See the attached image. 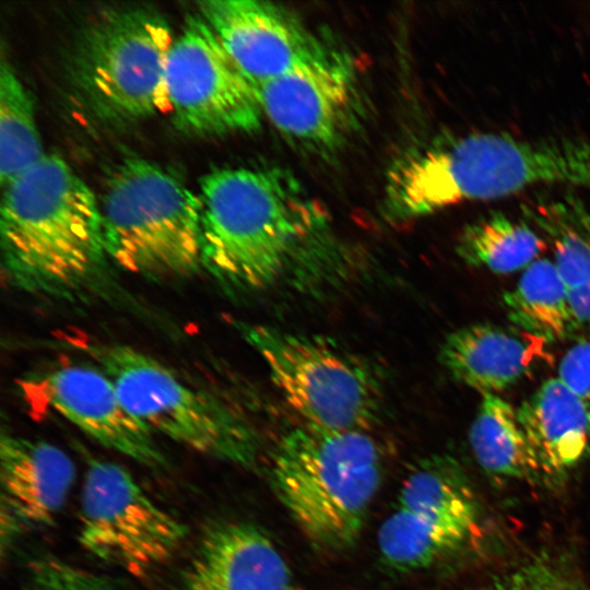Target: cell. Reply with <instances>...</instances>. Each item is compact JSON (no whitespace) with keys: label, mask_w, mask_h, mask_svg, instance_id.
Segmentation results:
<instances>
[{"label":"cell","mask_w":590,"mask_h":590,"mask_svg":"<svg viewBox=\"0 0 590 590\" xmlns=\"http://www.w3.org/2000/svg\"><path fill=\"white\" fill-rule=\"evenodd\" d=\"M198 196L201 266L228 288L300 282L334 256L328 212L283 168H217L200 179Z\"/></svg>","instance_id":"cell-1"},{"label":"cell","mask_w":590,"mask_h":590,"mask_svg":"<svg viewBox=\"0 0 590 590\" xmlns=\"http://www.w3.org/2000/svg\"><path fill=\"white\" fill-rule=\"evenodd\" d=\"M0 234L3 274L26 293L71 299L106 282L99 203L57 154L3 187Z\"/></svg>","instance_id":"cell-2"},{"label":"cell","mask_w":590,"mask_h":590,"mask_svg":"<svg viewBox=\"0 0 590 590\" xmlns=\"http://www.w3.org/2000/svg\"><path fill=\"white\" fill-rule=\"evenodd\" d=\"M542 184L590 189V140H524L492 132L445 138L394 163L384 202L387 216L402 222Z\"/></svg>","instance_id":"cell-3"},{"label":"cell","mask_w":590,"mask_h":590,"mask_svg":"<svg viewBox=\"0 0 590 590\" xmlns=\"http://www.w3.org/2000/svg\"><path fill=\"white\" fill-rule=\"evenodd\" d=\"M381 473L379 448L366 432L308 424L286 432L270 462L279 500L315 545L333 551L357 541Z\"/></svg>","instance_id":"cell-4"},{"label":"cell","mask_w":590,"mask_h":590,"mask_svg":"<svg viewBox=\"0 0 590 590\" xmlns=\"http://www.w3.org/2000/svg\"><path fill=\"white\" fill-rule=\"evenodd\" d=\"M62 342L111 380L126 408L153 434L246 469L257 465L262 446L257 428L220 397L186 384L132 346L79 335Z\"/></svg>","instance_id":"cell-5"},{"label":"cell","mask_w":590,"mask_h":590,"mask_svg":"<svg viewBox=\"0 0 590 590\" xmlns=\"http://www.w3.org/2000/svg\"><path fill=\"white\" fill-rule=\"evenodd\" d=\"M107 257L149 279L193 274L201 266V203L174 174L141 157L108 173L98 201Z\"/></svg>","instance_id":"cell-6"},{"label":"cell","mask_w":590,"mask_h":590,"mask_svg":"<svg viewBox=\"0 0 590 590\" xmlns=\"http://www.w3.org/2000/svg\"><path fill=\"white\" fill-rule=\"evenodd\" d=\"M170 26L148 8L101 12L75 45L72 81L101 120L123 125L169 110L165 69L174 43Z\"/></svg>","instance_id":"cell-7"},{"label":"cell","mask_w":590,"mask_h":590,"mask_svg":"<svg viewBox=\"0 0 590 590\" xmlns=\"http://www.w3.org/2000/svg\"><path fill=\"white\" fill-rule=\"evenodd\" d=\"M236 329L305 424L366 432L378 418L380 385L357 357L321 338L269 324L237 322Z\"/></svg>","instance_id":"cell-8"},{"label":"cell","mask_w":590,"mask_h":590,"mask_svg":"<svg viewBox=\"0 0 590 590\" xmlns=\"http://www.w3.org/2000/svg\"><path fill=\"white\" fill-rule=\"evenodd\" d=\"M165 88L175 126L199 137L253 132L264 117L258 87L244 74L201 16L174 39Z\"/></svg>","instance_id":"cell-9"},{"label":"cell","mask_w":590,"mask_h":590,"mask_svg":"<svg viewBox=\"0 0 590 590\" xmlns=\"http://www.w3.org/2000/svg\"><path fill=\"white\" fill-rule=\"evenodd\" d=\"M186 528L122 467L90 462L81 495L79 541L97 558L141 576L168 559Z\"/></svg>","instance_id":"cell-10"},{"label":"cell","mask_w":590,"mask_h":590,"mask_svg":"<svg viewBox=\"0 0 590 590\" xmlns=\"http://www.w3.org/2000/svg\"><path fill=\"white\" fill-rule=\"evenodd\" d=\"M477 528L475 500L457 463L432 457L404 480L377 543L387 566L411 571L458 550Z\"/></svg>","instance_id":"cell-11"},{"label":"cell","mask_w":590,"mask_h":590,"mask_svg":"<svg viewBox=\"0 0 590 590\" xmlns=\"http://www.w3.org/2000/svg\"><path fill=\"white\" fill-rule=\"evenodd\" d=\"M258 91L264 117L281 133L314 150L340 146L359 119L352 63L328 46Z\"/></svg>","instance_id":"cell-12"},{"label":"cell","mask_w":590,"mask_h":590,"mask_svg":"<svg viewBox=\"0 0 590 590\" xmlns=\"http://www.w3.org/2000/svg\"><path fill=\"white\" fill-rule=\"evenodd\" d=\"M36 411H54L87 436L149 468L166 464L149 430L123 404L111 380L97 367L60 365L19 380Z\"/></svg>","instance_id":"cell-13"},{"label":"cell","mask_w":590,"mask_h":590,"mask_svg":"<svg viewBox=\"0 0 590 590\" xmlns=\"http://www.w3.org/2000/svg\"><path fill=\"white\" fill-rule=\"evenodd\" d=\"M198 5L201 17L257 87L327 47L294 14L272 2L208 0Z\"/></svg>","instance_id":"cell-14"},{"label":"cell","mask_w":590,"mask_h":590,"mask_svg":"<svg viewBox=\"0 0 590 590\" xmlns=\"http://www.w3.org/2000/svg\"><path fill=\"white\" fill-rule=\"evenodd\" d=\"M74 477V464L60 448L42 440L2 434V536L9 540L20 532L50 526L62 508Z\"/></svg>","instance_id":"cell-15"},{"label":"cell","mask_w":590,"mask_h":590,"mask_svg":"<svg viewBox=\"0 0 590 590\" xmlns=\"http://www.w3.org/2000/svg\"><path fill=\"white\" fill-rule=\"evenodd\" d=\"M182 590H299L273 541L258 527L225 520L202 534Z\"/></svg>","instance_id":"cell-16"},{"label":"cell","mask_w":590,"mask_h":590,"mask_svg":"<svg viewBox=\"0 0 590 590\" xmlns=\"http://www.w3.org/2000/svg\"><path fill=\"white\" fill-rule=\"evenodd\" d=\"M517 413L541 473L567 471L590 447V411L557 377L541 384Z\"/></svg>","instance_id":"cell-17"},{"label":"cell","mask_w":590,"mask_h":590,"mask_svg":"<svg viewBox=\"0 0 590 590\" xmlns=\"http://www.w3.org/2000/svg\"><path fill=\"white\" fill-rule=\"evenodd\" d=\"M534 350L502 327L472 323L446 337L439 359L457 381L481 396L499 394L523 376Z\"/></svg>","instance_id":"cell-18"},{"label":"cell","mask_w":590,"mask_h":590,"mask_svg":"<svg viewBox=\"0 0 590 590\" xmlns=\"http://www.w3.org/2000/svg\"><path fill=\"white\" fill-rule=\"evenodd\" d=\"M523 211L551 245L581 332L590 333V206L563 194L536 199Z\"/></svg>","instance_id":"cell-19"},{"label":"cell","mask_w":590,"mask_h":590,"mask_svg":"<svg viewBox=\"0 0 590 590\" xmlns=\"http://www.w3.org/2000/svg\"><path fill=\"white\" fill-rule=\"evenodd\" d=\"M503 302L509 320L540 341H564L581 332L553 259L528 266Z\"/></svg>","instance_id":"cell-20"},{"label":"cell","mask_w":590,"mask_h":590,"mask_svg":"<svg viewBox=\"0 0 590 590\" xmlns=\"http://www.w3.org/2000/svg\"><path fill=\"white\" fill-rule=\"evenodd\" d=\"M469 441L479 464L492 475L524 479L541 473L517 408L499 394L482 396Z\"/></svg>","instance_id":"cell-21"},{"label":"cell","mask_w":590,"mask_h":590,"mask_svg":"<svg viewBox=\"0 0 590 590\" xmlns=\"http://www.w3.org/2000/svg\"><path fill=\"white\" fill-rule=\"evenodd\" d=\"M546 245L543 236L529 224L503 213H492L463 228L456 251L470 267L511 273L538 260Z\"/></svg>","instance_id":"cell-22"},{"label":"cell","mask_w":590,"mask_h":590,"mask_svg":"<svg viewBox=\"0 0 590 590\" xmlns=\"http://www.w3.org/2000/svg\"><path fill=\"white\" fill-rule=\"evenodd\" d=\"M34 103L12 66L0 67V181L2 188L45 156Z\"/></svg>","instance_id":"cell-23"},{"label":"cell","mask_w":590,"mask_h":590,"mask_svg":"<svg viewBox=\"0 0 590 590\" xmlns=\"http://www.w3.org/2000/svg\"><path fill=\"white\" fill-rule=\"evenodd\" d=\"M23 590H118L105 576L56 557L32 563Z\"/></svg>","instance_id":"cell-24"},{"label":"cell","mask_w":590,"mask_h":590,"mask_svg":"<svg viewBox=\"0 0 590 590\" xmlns=\"http://www.w3.org/2000/svg\"><path fill=\"white\" fill-rule=\"evenodd\" d=\"M557 378L590 411V333H582L562 356L558 364Z\"/></svg>","instance_id":"cell-25"},{"label":"cell","mask_w":590,"mask_h":590,"mask_svg":"<svg viewBox=\"0 0 590 590\" xmlns=\"http://www.w3.org/2000/svg\"><path fill=\"white\" fill-rule=\"evenodd\" d=\"M494 590H567L557 579L543 571H524L509 578Z\"/></svg>","instance_id":"cell-26"}]
</instances>
